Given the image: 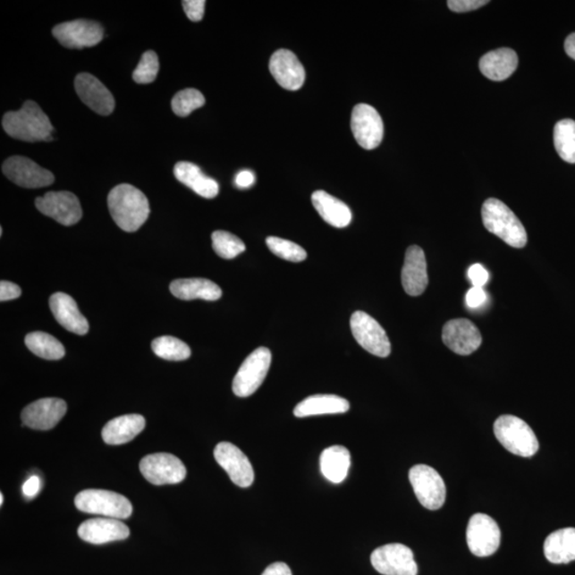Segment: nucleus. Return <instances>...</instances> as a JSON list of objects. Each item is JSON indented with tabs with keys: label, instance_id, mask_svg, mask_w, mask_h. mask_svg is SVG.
Instances as JSON below:
<instances>
[{
	"label": "nucleus",
	"instance_id": "nucleus-30",
	"mask_svg": "<svg viewBox=\"0 0 575 575\" xmlns=\"http://www.w3.org/2000/svg\"><path fill=\"white\" fill-rule=\"evenodd\" d=\"M544 552L552 563H568L575 561V528L556 530L545 539Z\"/></svg>",
	"mask_w": 575,
	"mask_h": 575
},
{
	"label": "nucleus",
	"instance_id": "nucleus-31",
	"mask_svg": "<svg viewBox=\"0 0 575 575\" xmlns=\"http://www.w3.org/2000/svg\"><path fill=\"white\" fill-rule=\"evenodd\" d=\"M320 467L324 478L329 482L342 483L351 467L350 451L342 445L329 446L321 454Z\"/></svg>",
	"mask_w": 575,
	"mask_h": 575
},
{
	"label": "nucleus",
	"instance_id": "nucleus-9",
	"mask_svg": "<svg viewBox=\"0 0 575 575\" xmlns=\"http://www.w3.org/2000/svg\"><path fill=\"white\" fill-rule=\"evenodd\" d=\"M371 563L383 575H417L414 553L402 544L379 546L371 554Z\"/></svg>",
	"mask_w": 575,
	"mask_h": 575
},
{
	"label": "nucleus",
	"instance_id": "nucleus-35",
	"mask_svg": "<svg viewBox=\"0 0 575 575\" xmlns=\"http://www.w3.org/2000/svg\"><path fill=\"white\" fill-rule=\"evenodd\" d=\"M211 239L212 248H214L216 255L223 259L236 258L247 249L241 239L228 232H215L212 233Z\"/></svg>",
	"mask_w": 575,
	"mask_h": 575
},
{
	"label": "nucleus",
	"instance_id": "nucleus-11",
	"mask_svg": "<svg viewBox=\"0 0 575 575\" xmlns=\"http://www.w3.org/2000/svg\"><path fill=\"white\" fill-rule=\"evenodd\" d=\"M140 471L154 485L180 484L186 478L187 469L175 455L156 453L140 461Z\"/></svg>",
	"mask_w": 575,
	"mask_h": 575
},
{
	"label": "nucleus",
	"instance_id": "nucleus-14",
	"mask_svg": "<svg viewBox=\"0 0 575 575\" xmlns=\"http://www.w3.org/2000/svg\"><path fill=\"white\" fill-rule=\"evenodd\" d=\"M5 177L20 187L36 189L50 186L55 182L52 172L43 169L35 161L21 156H13L3 165Z\"/></svg>",
	"mask_w": 575,
	"mask_h": 575
},
{
	"label": "nucleus",
	"instance_id": "nucleus-4",
	"mask_svg": "<svg viewBox=\"0 0 575 575\" xmlns=\"http://www.w3.org/2000/svg\"><path fill=\"white\" fill-rule=\"evenodd\" d=\"M496 439L511 452L521 457H532L539 449L538 439L522 419L505 415L496 419L494 426Z\"/></svg>",
	"mask_w": 575,
	"mask_h": 575
},
{
	"label": "nucleus",
	"instance_id": "nucleus-21",
	"mask_svg": "<svg viewBox=\"0 0 575 575\" xmlns=\"http://www.w3.org/2000/svg\"><path fill=\"white\" fill-rule=\"evenodd\" d=\"M131 530L125 523L114 518H94L80 524L78 536L86 543L104 545L113 541L124 540Z\"/></svg>",
	"mask_w": 575,
	"mask_h": 575
},
{
	"label": "nucleus",
	"instance_id": "nucleus-8",
	"mask_svg": "<svg viewBox=\"0 0 575 575\" xmlns=\"http://www.w3.org/2000/svg\"><path fill=\"white\" fill-rule=\"evenodd\" d=\"M412 489L421 505L429 511H437L445 501L446 489L443 478L434 468L417 465L410 471Z\"/></svg>",
	"mask_w": 575,
	"mask_h": 575
},
{
	"label": "nucleus",
	"instance_id": "nucleus-6",
	"mask_svg": "<svg viewBox=\"0 0 575 575\" xmlns=\"http://www.w3.org/2000/svg\"><path fill=\"white\" fill-rule=\"evenodd\" d=\"M272 361L271 351L259 348L249 355L233 378V392L239 398H248L264 383Z\"/></svg>",
	"mask_w": 575,
	"mask_h": 575
},
{
	"label": "nucleus",
	"instance_id": "nucleus-34",
	"mask_svg": "<svg viewBox=\"0 0 575 575\" xmlns=\"http://www.w3.org/2000/svg\"><path fill=\"white\" fill-rule=\"evenodd\" d=\"M152 349L160 359L170 361H182L191 356V350L187 343L171 336L156 338L152 342Z\"/></svg>",
	"mask_w": 575,
	"mask_h": 575
},
{
	"label": "nucleus",
	"instance_id": "nucleus-45",
	"mask_svg": "<svg viewBox=\"0 0 575 575\" xmlns=\"http://www.w3.org/2000/svg\"><path fill=\"white\" fill-rule=\"evenodd\" d=\"M255 182V174L252 171L243 170L239 172L234 183L240 189H248L252 187Z\"/></svg>",
	"mask_w": 575,
	"mask_h": 575
},
{
	"label": "nucleus",
	"instance_id": "nucleus-43",
	"mask_svg": "<svg viewBox=\"0 0 575 575\" xmlns=\"http://www.w3.org/2000/svg\"><path fill=\"white\" fill-rule=\"evenodd\" d=\"M21 290L13 283L2 281L0 283V300L7 301L21 297Z\"/></svg>",
	"mask_w": 575,
	"mask_h": 575
},
{
	"label": "nucleus",
	"instance_id": "nucleus-20",
	"mask_svg": "<svg viewBox=\"0 0 575 575\" xmlns=\"http://www.w3.org/2000/svg\"><path fill=\"white\" fill-rule=\"evenodd\" d=\"M78 97L94 113L109 115L114 113L115 100L114 95L100 82L97 77L81 72L75 80Z\"/></svg>",
	"mask_w": 575,
	"mask_h": 575
},
{
	"label": "nucleus",
	"instance_id": "nucleus-46",
	"mask_svg": "<svg viewBox=\"0 0 575 575\" xmlns=\"http://www.w3.org/2000/svg\"><path fill=\"white\" fill-rule=\"evenodd\" d=\"M261 575H292V572L287 563L277 562L267 567Z\"/></svg>",
	"mask_w": 575,
	"mask_h": 575
},
{
	"label": "nucleus",
	"instance_id": "nucleus-48",
	"mask_svg": "<svg viewBox=\"0 0 575 575\" xmlns=\"http://www.w3.org/2000/svg\"><path fill=\"white\" fill-rule=\"evenodd\" d=\"M4 504V495H0V505Z\"/></svg>",
	"mask_w": 575,
	"mask_h": 575
},
{
	"label": "nucleus",
	"instance_id": "nucleus-42",
	"mask_svg": "<svg viewBox=\"0 0 575 575\" xmlns=\"http://www.w3.org/2000/svg\"><path fill=\"white\" fill-rule=\"evenodd\" d=\"M487 299V295L481 287H472L467 293V305L472 309H477L481 307Z\"/></svg>",
	"mask_w": 575,
	"mask_h": 575
},
{
	"label": "nucleus",
	"instance_id": "nucleus-7",
	"mask_svg": "<svg viewBox=\"0 0 575 575\" xmlns=\"http://www.w3.org/2000/svg\"><path fill=\"white\" fill-rule=\"evenodd\" d=\"M350 324L356 342L368 353L382 359H386L392 353L388 334L374 317L364 311H356Z\"/></svg>",
	"mask_w": 575,
	"mask_h": 575
},
{
	"label": "nucleus",
	"instance_id": "nucleus-13",
	"mask_svg": "<svg viewBox=\"0 0 575 575\" xmlns=\"http://www.w3.org/2000/svg\"><path fill=\"white\" fill-rule=\"evenodd\" d=\"M53 35L66 48L81 49L93 47L103 40L102 25L94 21L77 20L57 25Z\"/></svg>",
	"mask_w": 575,
	"mask_h": 575
},
{
	"label": "nucleus",
	"instance_id": "nucleus-27",
	"mask_svg": "<svg viewBox=\"0 0 575 575\" xmlns=\"http://www.w3.org/2000/svg\"><path fill=\"white\" fill-rule=\"evenodd\" d=\"M145 424L147 422L141 415L117 417L106 424L102 436L107 444H124L136 438L143 431Z\"/></svg>",
	"mask_w": 575,
	"mask_h": 575
},
{
	"label": "nucleus",
	"instance_id": "nucleus-5",
	"mask_svg": "<svg viewBox=\"0 0 575 575\" xmlns=\"http://www.w3.org/2000/svg\"><path fill=\"white\" fill-rule=\"evenodd\" d=\"M75 506L83 512L114 519H127L132 513V505L126 496L103 489L81 491L76 495Z\"/></svg>",
	"mask_w": 575,
	"mask_h": 575
},
{
	"label": "nucleus",
	"instance_id": "nucleus-47",
	"mask_svg": "<svg viewBox=\"0 0 575 575\" xmlns=\"http://www.w3.org/2000/svg\"><path fill=\"white\" fill-rule=\"evenodd\" d=\"M565 50L569 57L575 60V33L566 38Z\"/></svg>",
	"mask_w": 575,
	"mask_h": 575
},
{
	"label": "nucleus",
	"instance_id": "nucleus-22",
	"mask_svg": "<svg viewBox=\"0 0 575 575\" xmlns=\"http://www.w3.org/2000/svg\"><path fill=\"white\" fill-rule=\"evenodd\" d=\"M402 284L410 297H419L427 290L428 275L426 254L417 245H412L406 250Z\"/></svg>",
	"mask_w": 575,
	"mask_h": 575
},
{
	"label": "nucleus",
	"instance_id": "nucleus-37",
	"mask_svg": "<svg viewBox=\"0 0 575 575\" xmlns=\"http://www.w3.org/2000/svg\"><path fill=\"white\" fill-rule=\"evenodd\" d=\"M267 248L279 258L292 262H300L307 258L306 250L299 244L277 237L266 238Z\"/></svg>",
	"mask_w": 575,
	"mask_h": 575
},
{
	"label": "nucleus",
	"instance_id": "nucleus-10",
	"mask_svg": "<svg viewBox=\"0 0 575 575\" xmlns=\"http://www.w3.org/2000/svg\"><path fill=\"white\" fill-rule=\"evenodd\" d=\"M467 544L476 556L487 557L495 554L501 544L498 523L485 513H476L468 523Z\"/></svg>",
	"mask_w": 575,
	"mask_h": 575
},
{
	"label": "nucleus",
	"instance_id": "nucleus-25",
	"mask_svg": "<svg viewBox=\"0 0 575 575\" xmlns=\"http://www.w3.org/2000/svg\"><path fill=\"white\" fill-rule=\"evenodd\" d=\"M350 410L348 400L334 394H316L309 396L295 406L294 416L305 418L320 415L345 414Z\"/></svg>",
	"mask_w": 575,
	"mask_h": 575
},
{
	"label": "nucleus",
	"instance_id": "nucleus-33",
	"mask_svg": "<svg viewBox=\"0 0 575 575\" xmlns=\"http://www.w3.org/2000/svg\"><path fill=\"white\" fill-rule=\"evenodd\" d=\"M554 145L560 157L575 164V122L571 119L557 123L554 128Z\"/></svg>",
	"mask_w": 575,
	"mask_h": 575
},
{
	"label": "nucleus",
	"instance_id": "nucleus-23",
	"mask_svg": "<svg viewBox=\"0 0 575 575\" xmlns=\"http://www.w3.org/2000/svg\"><path fill=\"white\" fill-rule=\"evenodd\" d=\"M49 307L55 319L69 332L76 334H86L89 332V323L82 316L74 299L69 294L58 292L49 299Z\"/></svg>",
	"mask_w": 575,
	"mask_h": 575
},
{
	"label": "nucleus",
	"instance_id": "nucleus-40",
	"mask_svg": "<svg viewBox=\"0 0 575 575\" xmlns=\"http://www.w3.org/2000/svg\"><path fill=\"white\" fill-rule=\"evenodd\" d=\"M205 0H184L182 7L186 13L189 20L192 21H199L204 18L205 13Z\"/></svg>",
	"mask_w": 575,
	"mask_h": 575
},
{
	"label": "nucleus",
	"instance_id": "nucleus-17",
	"mask_svg": "<svg viewBox=\"0 0 575 575\" xmlns=\"http://www.w3.org/2000/svg\"><path fill=\"white\" fill-rule=\"evenodd\" d=\"M68 410L65 402L57 398H47L33 402L21 412V421L26 427L38 431H49L63 420Z\"/></svg>",
	"mask_w": 575,
	"mask_h": 575
},
{
	"label": "nucleus",
	"instance_id": "nucleus-29",
	"mask_svg": "<svg viewBox=\"0 0 575 575\" xmlns=\"http://www.w3.org/2000/svg\"><path fill=\"white\" fill-rule=\"evenodd\" d=\"M170 290L174 297L183 300H217L222 297L221 288L205 278L177 279L171 283Z\"/></svg>",
	"mask_w": 575,
	"mask_h": 575
},
{
	"label": "nucleus",
	"instance_id": "nucleus-28",
	"mask_svg": "<svg viewBox=\"0 0 575 575\" xmlns=\"http://www.w3.org/2000/svg\"><path fill=\"white\" fill-rule=\"evenodd\" d=\"M312 205L315 206L317 214L329 225L337 228L349 226L351 222V211L348 205L342 200L334 198L326 191H316L311 195Z\"/></svg>",
	"mask_w": 575,
	"mask_h": 575
},
{
	"label": "nucleus",
	"instance_id": "nucleus-26",
	"mask_svg": "<svg viewBox=\"0 0 575 575\" xmlns=\"http://www.w3.org/2000/svg\"><path fill=\"white\" fill-rule=\"evenodd\" d=\"M174 175L184 186L205 199H215L219 194V183L214 178L206 176L198 165L182 161L174 167Z\"/></svg>",
	"mask_w": 575,
	"mask_h": 575
},
{
	"label": "nucleus",
	"instance_id": "nucleus-41",
	"mask_svg": "<svg viewBox=\"0 0 575 575\" xmlns=\"http://www.w3.org/2000/svg\"><path fill=\"white\" fill-rule=\"evenodd\" d=\"M468 276L473 284V287L483 288L488 282L489 275L487 270L482 265H473L469 267Z\"/></svg>",
	"mask_w": 575,
	"mask_h": 575
},
{
	"label": "nucleus",
	"instance_id": "nucleus-2",
	"mask_svg": "<svg viewBox=\"0 0 575 575\" xmlns=\"http://www.w3.org/2000/svg\"><path fill=\"white\" fill-rule=\"evenodd\" d=\"M3 128L10 137L25 142L52 141L54 127L40 106L27 100L19 111L5 114Z\"/></svg>",
	"mask_w": 575,
	"mask_h": 575
},
{
	"label": "nucleus",
	"instance_id": "nucleus-16",
	"mask_svg": "<svg viewBox=\"0 0 575 575\" xmlns=\"http://www.w3.org/2000/svg\"><path fill=\"white\" fill-rule=\"evenodd\" d=\"M215 459L224 469L232 482L241 488H248L255 481L252 463L238 446L231 443H221L216 446Z\"/></svg>",
	"mask_w": 575,
	"mask_h": 575
},
{
	"label": "nucleus",
	"instance_id": "nucleus-32",
	"mask_svg": "<svg viewBox=\"0 0 575 575\" xmlns=\"http://www.w3.org/2000/svg\"><path fill=\"white\" fill-rule=\"evenodd\" d=\"M25 344L33 354L47 360H59L63 359L65 349L63 343L52 334L35 332L28 334L25 338Z\"/></svg>",
	"mask_w": 575,
	"mask_h": 575
},
{
	"label": "nucleus",
	"instance_id": "nucleus-18",
	"mask_svg": "<svg viewBox=\"0 0 575 575\" xmlns=\"http://www.w3.org/2000/svg\"><path fill=\"white\" fill-rule=\"evenodd\" d=\"M443 340L454 353L467 356L481 346L482 334L470 320L455 319L445 323Z\"/></svg>",
	"mask_w": 575,
	"mask_h": 575
},
{
	"label": "nucleus",
	"instance_id": "nucleus-44",
	"mask_svg": "<svg viewBox=\"0 0 575 575\" xmlns=\"http://www.w3.org/2000/svg\"><path fill=\"white\" fill-rule=\"evenodd\" d=\"M41 478L33 476L27 479L23 485V495L27 499H33L41 490Z\"/></svg>",
	"mask_w": 575,
	"mask_h": 575
},
{
	"label": "nucleus",
	"instance_id": "nucleus-3",
	"mask_svg": "<svg viewBox=\"0 0 575 575\" xmlns=\"http://www.w3.org/2000/svg\"><path fill=\"white\" fill-rule=\"evenodd\" d=\"M482 217L486 230L512 248L522 249L528 243V233L520 220L511 208L496 199L485 200Z\"/></svg>",
	"mask_w": 575,
	"mask_h": 575
},
{
	"label": "nucleus",
	"instance_id": "nucleus-38",
	"mask_svg": "<svg viewBox=\"0 0 575 575\" xmlns=\"http://www.w3.org/2000/svg\"><path fill=\"white\" fill-rule=\"evenodd\" d=\"M159 72V59L153 50L144 53L137 69L133 72L132 78L137 83L148 85L157 78Z\"/></svg>",
	"mask_w": 575,
	"mask_h": 575
},
{
	"label": "nucleus",
	"instance_id": "nucleus-15",
	"mask_svg": "<svg viewBox=\"0 0 575 575\" xmlns=\"http://www.w3.org/2000/svg\"><path fill=\"white\" fill-rule=\"evenodd\" d=\"M38 211L64 226L75 225L82 217L80 199L68 191L48 192L36 199Z\"/></svg>",
	"mask_w": 575,
	"mask_h": 575
},
{
	"label": "nucleus",
	"instance_id": "nucleus-19",
	"mask_svg": "<svg viewBox=\"0 0 575 575\" xmlns=\"http://www.w3.org/2000/svg\"><path fill=\"white\" fill-rule=\"evenodd\" d=\"M269 69L278 85L286 90L298 91L304 86V66L292 50L279 49L273 54Z\"/></svg>",
	"mask_w": 575,
	"mask_h": 575
},
{
	"label": "nucleus",
	"instance_id": "nucleus-39",
	"mask_svg": "<svg viewBox=\"0 0 575 575\" xmlns=\"http://www.w3.org/2000/svg\"><path fill=\"white\" fill-rule=\"evenodd\" d=\"M489 4L488 0H449L448 7L456 13H469Z\"/></svg>",
	"mask_w": 575,
	"mask_h": 575
},
{
	"label": "nucleus",
	"instance_id": "nucleus-24",
	"mask_svg": "<svg viewBox=\"0 0 575 575\" xmlns=\"http://www.w3.org/2000/svg\"><path fill=\"white\" fill-rule=\"evenodd\" d=\"M518 63L519 59L515 50L499 48L483 55L479 60V70L490 80L503 81L515 72Z\"/></svg>",
	"mask_w": 575,
	"mask_h": 575
},
{
	"label": "nucleus",
	"instance_id": "nucleus-1",
	"mask_svg": "<svg viewBox=\"0 0 575 575\" xmlns=\"http://www.w3.org/2000/svg\"><path fill=\"white\" fill-rule=\"evenodd\" d=\"M111 216L121 230L137 232L149 216V203L144 193L131 184L122 183L108 195Z\"/></svg>",
	"mask_w": 575,
	"mask_h": 575
},
{
	"label": "nucleus",
	"instance_id": "nucleus-36",
	"mask_svg": "<svg viewBox=\"0 0 575 575\" xmlns=\"http://www.w3.org/2000/svg\"><path fill=\"white\" fill-rule=\"evenodd\" d=\"M205 105V97L197 89H186L178 92L172 99V109L178 116L186 117L194 110L202 108Z\"/></svg>",
	"mask_w": 575,
	"mask_h": 575
},
{
	"label": "nucleus",
	"instance_id": "nucleus-12",
	"mask_svg": "<svg viewBox=\"0 0 575 575\" xmlns=\"http://www.w3.org/2000/svg\"><path fill=\"white\" fill-rule=\"evenodd\" d=\"M351 131L362 148L371 150L379 147L384 138V123L377 110L370 105L355 106L351 119Z\"/></svg>",
	"mask_w": 575,
	"mask_h": 575
}]
</instances>
